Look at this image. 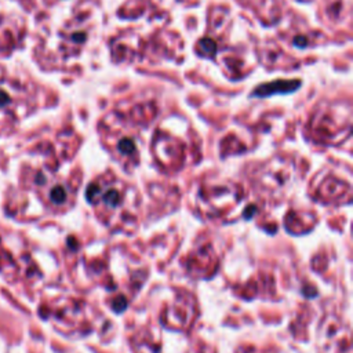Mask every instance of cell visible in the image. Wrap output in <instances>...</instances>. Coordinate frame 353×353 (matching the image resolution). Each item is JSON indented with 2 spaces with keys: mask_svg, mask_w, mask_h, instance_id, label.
<instances>
[]
</instances>
